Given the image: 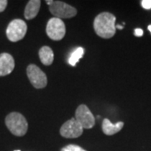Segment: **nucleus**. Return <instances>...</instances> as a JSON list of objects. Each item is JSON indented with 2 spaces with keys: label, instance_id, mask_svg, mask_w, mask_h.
<instances>
[{
  "label": "nucleus",
  "instance_id": "ddd939ff",
  "mask_svg": "<svg viewBox=\"0 0 151 151\" xmlns=\"http://www.w3.org/2000/svg\"><path fill=\"white\" fill-rule=\"evenodd\" d=\"M83 55H84V49L82 47L76 48L70 55V58H69V60H68L69 64L70 65H72V66H75L78 63V61L80 60V59L82 57Z\"/></svg>",
  "mask_w": 151,
  "mask_h": 151
},
{
  "label": "nucleus",
  "instance_id": "0eeeda50",
  "mask_svg": "<svg viewBox=\"0 0 151 151\" xmlns=\"http://www.w3.org/2000/svg\"><path fill=\"white\" fill-rule=\"evenodd\" d=\"M76 120L81 127L86 129H92L95 125V118L90 109L85 104H81L76 108L75 113Z\"/></svg>",
  "mask_w": 151,
  "mask_h": 151
},
{
  "label": "nucleus",
  "instance_id": "20e7f679",
  "mask_svg": "<svg viewBox=\"0 0 151 151\" xmlns=\"http://www.w3.org/2000/svg\"><path fill=\"white\" fill-rule=\"evenodd\" d=\"M49 6V10L54 15L55 18H58L60 19L72 18L77 14V10L74 7L61 1H52V3Z\"/></svg>",
  "mask_w": 151,
  "mask_h": 151
},
{
  "label": "nucleus",
  "instance_id": "423d86ee",
  "mask_svg": "<svg viewBox=\"0 0 151 151\" xmlns=\"http://www.w3.org/2000/svg\"><path fill=\"white\" fill-rule=\"evenodd\" d=\"M46 34L52 40H60L65 35V25L62 19L58 18H51L46 25Z\"/></svg>",
  "mask_w": 151,
  "mask_h": 151
},
{
  "label": "nucleus",
  "instance_id": "4468645a",
  "mask_svg": "<svg viewBox=\"0 0 151 151\" xmlns=\"http://www.w3.org/2000/svg\"><path fill=\"white\" fill-rule=\"evenodd\" d=\"M60 151H86L84 149H82L81 147L76 145H69L65 146L64 148H62Z\"/></svg>",
  "mask_w": 151,
  "mask_h": 151
},
{
  "label": "nucleus",
  "instance_id": "f8f14e48",
  "mask_svg": "<svg viewBox=\"0 0 151 151\" xmlns=\"http://www.w3.org/2000/svg\"><path fill=\"white\" fill-rule=\"evenodd\" d=\"M39 56L41 63L45 65H50L54 61V53L49 46H43L39 50Z\"/></svg>",
  "mask_w": 151,
  "mask_h": 151
},
{
  "label": "nucleus",
  "instance_id": "f3484780",
  "mask_svg": "<svg viewBox=\"0 0 151 151\" xmlns=\"http://www.w3.org/2000/svg\"><path fill=\"white\" fill-rule=\"evenodd\" d=\"M143 35H144V31H143V29H135V30H134L135 36H137V37H141Z\"/></svg>",
  "mask_w": 151,
  "mask_h": 151
},
{
  "label": "nucleus",
  "instance_id": "f03ea898",
  "mask_svg": "<svg viewBox=\"0 0 151 151\" xmlns=\"http://www.w3.org/2000/svg\"><path fill=\"white\" fill-rule=\"evenodd\" d=\"M5 124L8 129L15 136H24L28 131V123L26 119L21 113L13 112L7 115Z\"/></svg>",
  "mask_w": 151,
  "mask_h": 151
},
{
  "label": "nucleus",
  "instance_id": "9d476101",
  "mask_svg": "<svg viewBox=\"0 0 151 151\" xmlns=\"http://www.w3.org/2000/svg\"><path fill=\"white\" fill-rule=\"evenodd\" d=\"M41 1L40 0H30L29 1L27 5L24 9V18L30 20L37 16L39 10L40 9Z\"/></svg>",
  "mask_w": 151,
  "mask_h": 151
},
{
  "label": "nucleus",
  "instance_id": "9b49d317",
  "mask_svg": "<svg viewBox=\"0 0 151 151\" xmlns=\"http://www.w3.org/2000/svg\"><path fill=\"white\" fill-rule=\"evenodd\" d=\"M124 122H119L117 124H112L109 119H104L102 124V129L104 134L113 135L119 133L124 127Z\"/></svg>",
  "mask_w": 151,
  "mask_h": 151
},
{
  "label": "nucleus",
  "instance_id": "412c9836",
  "mask_svg": "<svg viewBox=\"0 0 151 151\" xmlns=\"http://www.w3.org/2000/svg\"><path fill=\"white\" fill-rule=\"evenodd\" d=\"M14 151H20V150H14Z\"/></svg>",
  "mask_w": 151,
  "mask_h": 151
},
{
  "label": "nucleus",
  "instance_id": "f257e3e1",
  "mask_svg": "<svg viewBox=\"0 0 151 151\" xmlns=\"http://www.w3.org/2000/svg\"><path fill=\"white\" fill-rule=\"evenodd\" d=\"M116 17L108 12H103L97 15L94 22L93 28L98 36L103 39H110L116 33Z\"/></svg>",
  "mask_w": 151,
  "mask_h": 151
},
{
  "label": "nucleus",
  "instance_id": "dca6fc26",
  "mask_svg": "<svg viewBox=\"0 0 151 151\" xmlns=\"http://www.w3.org/2000/svg\"><path fill=\"white\" fill-rule=\"evenodd\" d=\"M8 5V1L7 0H0V13L5 10L6 7Z\"/></svg>",
  "mask_w": 151,
  "mask_h": 151
},
{
  "label": "nucleus",
  "instance_id": "1a4fd4ad",
  "mask_svg": "<svg viewBox=\"0 0 151 151\" xmlns=\"http://www.w3.org/2000/svg\"><path fill=\"white\" fill-rule=\"evenodd\" d=\"M14 60L10 54H0V76H4L10 74L14 69Z\"/></svg>",
  "mask_w": 151,
  "mask_h": 151
},
{
  "label": "nucleus",
  "instance_id": "2eb2a0df",
  "mask_svg": "<svg viewBox=\"0 0 151 151\" xmlns=\"http://www.w3.org/2000/svg\"><path fill=\"white\" fill-rule=\"evenodd\" d=\"M141 5L145 9H150L151 0H143V1H141Z\"/></svg>",
  "mask_w": 151,
  "mask_h": 151
},
{
  "label": "nucleus",
  "instance_id": "6e6552de",
  "mask_svg": "<svg viewBox=\"0 0 151 151\" xmlns=\"http://www.w3.org/2000/svg\"><path fill=\"white\" fill-rule=\"evenodd\" d=\"M83 130V128L76 120L75 118H72L66 121L64 124H62L60 129V134L63 138L75 139L82 134Z\"/></svg>",
  "mask_w": 151,
  "mask_h": 151
},
{
  "label": "nucleus",
  "instance_id": "a211bd4d",
  "mask_svg": "<svg viewBox=\"0 0 151 151\" xmlns=\"http://www.w3.org/2000/svg\"><path fill=\"white\" fill-rule=\"evenodd\" d=\"M116 28H118V29H123V26H121V25H119V24H117V25H116Z\"/></svg>",
  "mask_w": 151,
  "mask_h": 151
},
{
  "label": "nucleus",
  "instance_id": "39448f33",
  "mask_svg": "<svg viewBox=\"0 0 151 151\" xmlns=\"http://www.w3.org/2000/svg\"><path fill=\"white\" fill-rule=\"evenodd\" d=\"M27 76L30 83L36 89H41L47 85V76L43 70L36 65L30 64L28 65Z\"/></svg>",
  "mask_w": 151,
  "mask_h": 151
},
{
  "label": "nucleus",
  "instance_id": "7ed1b4c3",
  "mask_svg": "<svg viewBox=\"0 0 151 151\" xmlns=\"http://www.w3.org/2000/svg\"><path fill=\"white\" fill-rule=\"evenodd\" d=\"M26 32H27L26 23L22 19H16L12 20L8 25V28L6 29V35L10 41L17 42L19 40H21L25 36Z\"/></svg>",
  "mask_w": 151,
  "mask_h": 151
},
{
  "label": "nucleus",
  "instance_id": "aec40b11",
  "mask_svg": "<svg viewBox=\"0 0 151 151\" xmlns=\"http://www.w3.org/2000/svg\"><path fill=\"white\" fill-rule=\"evenodd\" d=\"M148 29H149V30H150V33H151V24H150V25H149V26H148Z\"/></svg>",
  "mask_w": 151,
  "mask_h": 151
},
{
  "label": "nucleus",
  "instance_id": "6ab92c4d",
  "mask_svg": "<svg viewBox=\"0 0 151 151\" xmlns=\"http://www.w3.org/2000/svg\"><path fill=\"white\" fill-rule=\"evenodd\" d=\"M51 3H52V0H51V1H49V0H47V1H46V4H47L48 5H50Z\"/></svg>",
  "mask_w": 151,
  "mask_h": 151
}]
</instances>
